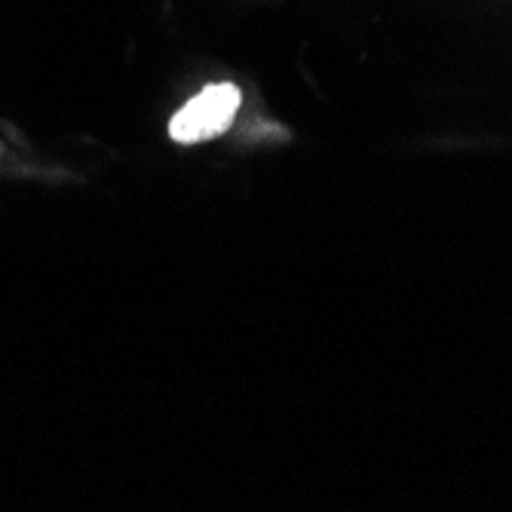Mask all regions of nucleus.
Instances as JSON below:
<instances>
[{"label": "nucleus", "instance_id": "1", "mask_svg": "<svg viewBox=\"0 0 512 512\" xmlns=\"http://www.w3.org/2000/svg\"><path fill=\"white\" fill-rule=\"evenodd\" d=\"M243 92L234 83H209L197 96L178 108L169 120V138L175 145H203L224 135L237 120Z\"/></svg>", "mask_w": 512, "mask_h": 512}]
</instances>
